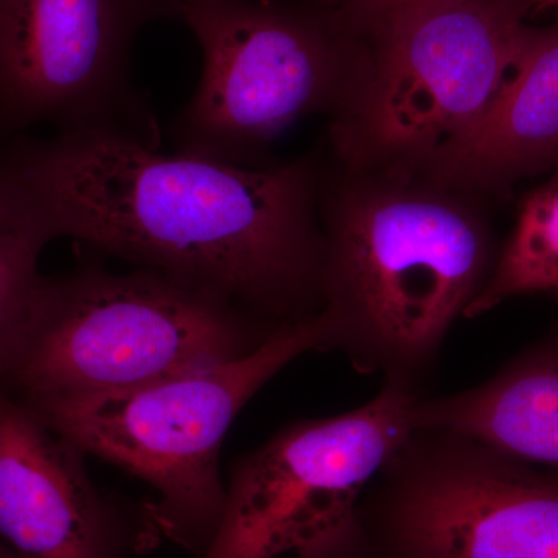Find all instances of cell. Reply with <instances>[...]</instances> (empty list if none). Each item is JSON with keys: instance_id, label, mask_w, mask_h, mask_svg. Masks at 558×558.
<instances>
[{"instance_id": "6da1fadb", "label": "cell", "mask_w": 558, "mask_h": 558, "mask_svg": "<svg viewBox=\"0 0 558 558\" xmlns=\"http://www.w3.org/2000/svg\"><path fill=\"white\" fill-rule=\"evenodd\" d=\"M319 183L312 157L238 167L113 130L0 148V199L47 241L72 238L271 328L322 311Z\"/></svg>"}, {"instance_id": "7a4b0ae2", "label": "cell", "mask_w": 558, "mask_h": 558, "mask_svg": "<svg viewBox=\"0 0 558 558\" xmlns=\"http://www.w3.org/2000/svg\"><path fill=\"white\" fill-rule=\"evenodd\" d=\"M319 317L329 351L360 373L418 388L451 326L478 299L499 248L475 196L413 172L352 171L319 183Z\"/></svg>"}, {"instance_id": "3957f363", "label": "cell", "mask_w": 558, "mask_h": 558, "mask_svg": "<svg viewBox=\"0 0 558 558\" xmlns=\"http://www.w3.org/2000/svg\"><path fill=\"white\" fill-rule=\"evenodd\" d=\"M527 17L524 0H451L352 33L354 65L329 131L340 167L416 172L494 100Z\"/></svg>"}, {"instance_id": "277c9868", "label": "cell", "mask_w": 558, "mask_h": 558, "mask_svg": "<svg viewBox=\"0 0 558 558\" xmlns=\"http://www.w3.org/2000/svg\"><path fill=\"white\" fill-rule=\"evenodd\" d=\"M278 328L154 271L83 267L40 277L5 381L25 399L126 391L245 357Z\"/></svg>"}, {"instance_id": "5b68a950", "label": "cell", "mask_w": 558, "mask_h": 558, "mask_svg": "<svg viewBox=\"0 0 558 558\" xmlns=\"http://www.w3.org/2000/svg\"><path fill=\"white\" fill-rule=\"evenodd\" d=\"M311 351H329L319 315L279 326L242 359L126 391L25 403L84 453L156 488L157 520L170 534L208 546L226 506L218 461L230 425L271 377Z\"/></svg>"}, {"instance_id": "8992f818", "label": "cell", "mask_w": 558, "mask_h": 558, "mask_svg": "<svg viewBox=\"0 0 558 558\" xmlns=\"http://www.w3.org/2000/svg\"><path fill=\"white\" fill-rule=\"evenodd\" d=\"M204 68L172 121L175 153L260 168V153L304 117L332 116L351 78L355 36L330 14L244 0L172 3Z\"/></svg>"}, {"instance_id": "52a82bcc", "label": "cell", "mask_w": 558, "mask_h": 558, "mask_svg": "<svg viewBox=\"0 0 558 558\" xmlns=\"http://www.w3.org/2000/svg\"><path fill=\"white\" fill-rule=\"evenodd\" d=\"M421 388L385 380L365 405L296 422L240 461L204 558H360V505L414 432Z\"/></svg>"}, {"instance_id": "ba28073f", "label": "cell", "mask_w": 558, "mask_h": 558, "mask_svg": "<svg viewBox=\"0 0 558 558\" xmlns=\"http://www.w3.org/2000/svg\"><path fill=\"white\" fill-rule=\"evenodd\" d=\"M381 558H558V472L414 428L360 505Z\"/></svg>"}, {"instance_id": "9c48e42d", "label": "cell", "mask_w": 558, "mask_h": 558, "mask_svg": "<svg viewBox=\"0 0 558 558\" xmlns=\"http://www.w3.org/2000/svg\"><path fill=\"white\" fill-rule=\"evenodd\" d=\"M137 0H0V135L39 123L126 132L159 149L131 78Z\"/></svg>"}, {"instance_id": "30bf717a", "label": "cell", "mask_w": 558, "mask_h": 558, "mask_svg": "<svg viewBox=\"0 0 558 558\" xmlns=\"http://www.w3.org/2000/svg\"><path fill=\"white\" fill-rule=\"evenodd\" d=\"M83 454L0 392V543L17 558H123V527Z\"/></svg>"}, {"instance_id": "8fae6325", "label": "cell", "mask_w": 558, "mask_h": 558, "mask_svg": "<svg viewBox=\"0 0 558 558\" xmlns=\"http://www.w3.org/2000/svg\"><path fill=\"white\" fill-rule=\"evenodd\" d=\"M558 168V21L531 27L513 68L475 123L413 174L480 197Z\"/></svg>"}, {"instance_id": "7c38bea8", "label": "cell", "mask_w": 558, "mask_h": 558, "mask_svg": "<svg viewBox=\"0 0 558 558\" xmlns=\"http://www.w3.org/2000/svg\"><path fill=\"white\" fill-rule=\"evenodd\" d=\"M411 422L558 472V340L513 360L480 387L418 399Z\"/></svg>"}, {"instance_id": "4fadbf2b", "label": "cell", "mask_w": 558, "mask_h": 558, "mask_svg": "<svg viewBox=\"0 0 558 558\" xmlns=\"http://www.w3.org/2000/svg\"><path fill=\"white\" fill-rule=\"evenodd\" d=\"M535 292L558 293V168L521 202L494 274L464 317H478L502 301Z\"/></svg>"}, {"instance_id": "5bb4252c", "label": "cell", "mask_w": 558, "mask_h": 558, "mask_svg": "<svg viewBox=\"0 0 558 558\" xmlns=\"http://www.w3.org/2000/svg\"><path fill=\"white\" fill-rule=\"evenodd\" d=\"M47 244L35 227L0 199V381L7 380L20 352Z\"/></svg>"}, {"instance_id": "9a60e30c", "label": "cell", "mask_w": 558, "mask_h": 558, "mask_svg": "<svg viewBox=\"0 0 558 558\" xmlns=\"http://www.w3.org/2000/svg\"><path fill=\"white\" fill-rule=\"evenodd\" d=\"M323 10L329 13L344 31L355 33L371 22L418 7L451 2V0H319Z\"/></svg>"}, {"instance_id": "2e32d148", "label": "cell", "mask_w": 558, "mask_h": 558, "mask_svg": "<svg viewBox=\"0 0 558 558\" xmlns=\"http://www.w3.org/2000/svg\"><path fill=\"white\" fill-rule=\"evenodd\" d=\"M0 558H17L14 556L13 553L9 548H5V546L0 543Z\"/></svg>"}, {"instance_id": "e0dca14e", "label": "cell", "mask_w": 558, "mask_h": 558, "mask_svg": "<svg viewBox=\"0 0 558 558\" xmlns=\"http://www.w3.org/2000/svg\"><path fill=\"white\" fill-rule=\"evenodd\" d=\"M548 3L554 10L558 11V0H548Z\"/></svg>"}]
</instances>
